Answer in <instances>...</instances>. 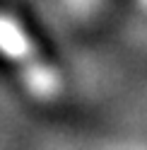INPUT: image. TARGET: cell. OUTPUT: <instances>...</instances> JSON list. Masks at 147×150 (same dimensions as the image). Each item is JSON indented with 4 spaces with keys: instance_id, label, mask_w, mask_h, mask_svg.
I'll return each mask as SVG.
<instances>
[{
    "instance_id": "obj_1",
    "label": "cell",
    "mask_w": 147,
    "mask_h": 150,
    "mask_svg": "<svg viewBox=\"0 0 147 150\" xmlns=\"http://www.w3.org/2000/svg\"><path fill=\"white\" fill-rule=\"evenodd\" d=\"M0 56L20 68V78L24 87L36 99L51 102L60 90V80L56 70L39 58L34 41L22 29V24L12 15L0 12Z\"/></svg>"
},
{
    "instance_id": "obj_2",
    "label": "cell",
    "mask_w": 147,
    "mask_h": 150,
    "mask_svg": "<svg viewBox=\"0 0 147 150\" xmlns=\"http://www.w3.org/2000/svg\"><path fill=\"white\" fill-rule=\"evenodd\" d=\"M145 3H147V0H145Z\"/></svg>"
}]
</instances>
